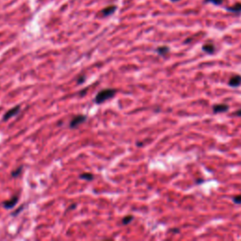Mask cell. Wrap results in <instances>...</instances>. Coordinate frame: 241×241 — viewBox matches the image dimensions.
Masks as SVG:
<instances>
[{"label": "cell", "instance_id": "cell-13", "mask_svg": "<svg viewBox=\"0 0 241 241\" xmlns=\"http://www.w3.org/2000/svg\"><path fill=\"white\" fill-rule=\"evenodd\" d=\"M22 170H23V166H20L19 168H17L16 170L12 171H11V176H12V177H17V176H19V174H21Z\"/></svg>", "mask_w": 241, "mask_h": 241}, {"label": "cell", "instance_id": "cell-2", "mask_svg": "<svg viewBox=\"0 0 241 241\" xmlns=\"http://www.w3.org/2000/svg\"><path fill=\"white\" fill-rule=\"evenodd\" d=\"M86 120H87V117H86L85 115H77L76 117H73V118L70 121L69 127L71 129H75V128L78 127L80 125H82L83 122H85Z\"/></svg>", "mask_w": 241, "mask_h": 241}, {"label": "cell", "instance_id": "cell-20", "mask_svg": "<svg viewBox=\"0 0 241 241\" xmlns=\"http://www.w3.org/2000/svg\"><path fill=\"white\" fill-rule=\"evenodd\" d=\"M172 232H174V233H179V230L176 229V230H172Z\"/></svg>", "mask_w": 241, "mask_h": 241}, {"label": "cell", "instance_id": "cell-1", "mask_svg": "<svg viewBox=\"0 0 241 241\" xmlns=\"http://www.w3.org/2000/svg\"><path fill=\"white\" fill-rule=\"evenodd\" d=\"M116 92H117V90L115 89H104L96 94V96L94 97V102L98 105L102 104L104 102H106L107 100H108V99L114 97Z\"/></svg>", "mask_w": 241, "mask_h": 241}, {"label": "cell", "instance_id": "cell-14", "mask_svg": "<svg viewBox=\"0 0 241 241\" xmlns=\"http://www.w3.org/2000/svg\"><path fill=\"white\" fill-rule=\"evenodd\" d=\"M233 201H234V203H237V205H240V203H241V195H237L236 197H234Z\"/></svg>", "mask_w": 241, "mask_h": 241}, {"label": "cell", "instance_id": "cell-19", "mask_svg": "<svg viewBox=\"0 0 241 241\" xmlns=\"http://www.w3.org/2000/svg\"><path fill=\"white\" fill-rule=\"evenodd\" d=\"M86 92H87V89H84V90H82V91H80L79 95L80 96H84L86 94Z\"/></svg>", "mask_w": 241, "mask_h": 241}, {"label": "cell", "instance_id": "cell-5", "mask_svg": "<svg viewBox=\"0 0 241 241\" xmlns=\"http://www.w3.org/2000/svg\"><path fill=\"white\" fill-rule=\"evenodd\" d=\"M18 197L17 196H14V197H12L11 199L8 200V201H5L3 202V206L6 208V209H11L12 207H14L16 205V203L18 202Z\"/></svg>", "mask_w": 241, "mask_h": 241}, {"label": "cell", "instance_id": "cell-10", "mask_svg": "<svg viewBox=\"0 0 241 241\" xmlns=\"http://www.w3.org/2000/svg\"><path fill=\"white\" fill-rule=\"evenodd\" d=\"M170 52V48L168 46H160L156 48V53L160 56H166Z\"/></svg>", "mask_w": 241, "mask_h": 241}, {"label": "cell", "instance_id": "cell-17", "mask_svg": "<svg viewBox=\"0 0 241 241\" xmlns=\"http://www.w3.org/2000/svg\"><path fill=\"white\" fill-rule=\"evenodd\" d=\"M234 116H237V117H241V109L237 110L236 112L234 113Z\"/></svg>", "mask_w": 241, "mask_h": 241}, {"label": "cell", "instance_id": "cell-16", "mask_svg": "<svg viewBox=\"0 0 241 241\" xmlns=\"http://www.w3.org/2000/svg\"><path fill=\"white\" fill-rule=\"evenodd\" d=\"M205 2H212L215 5H220L223 2V0H205Z\"/></svg>", "mask_w": 241, "mask_h": 241}, {"label": "cell", "instance_id": "cell-4", "mask_svg": "<svg viewBox=\"0 0 241 241\" xmlns=\"http://www.w3.org/2000/svg\"><path fill=\"white\" fill-rule=\"evenodd\" d=\"M229 109V106L226 104H217L214 105L213 107V112L215 114L217 113H222V112H226Z\"/></svg>", "mask_w": 241, "mask_h": 241}, {"label": "cell", "instance_id": "cell-3", "mask_svg": "<svg viewBox=\"0 0 241 241\" xmlns=\"http://www.w3.org/2000/svg\"><path fill=\"white\" fill-rule=\"evenodd\" d=\"M20 109H21V107L19 106V105H17V106H15L14 108L9 109L7 112L5 113V115L3 117V121L4 122H7L8 120L11 119L12 117H14L15 115H17L18 113H19Z\"/></svg>", "mask_w": 241, "mask_h": 241}, {"label": "cell", "instance_id": "cell-6", "mask_svg": "<svg viewBox=\"0 0 241 241\" xmlns=\"http://www.w3.org/2000/svg\"><path fill=\"white\" fill-rule=\"evenodd\" d=\"M229 86L233 88H237L241 85V76H234L229 80Z\"/></svg>", "mask_w": 241, "mask_h": 241}, {"label": "cell", "instance_id": "cell-15", "mask_svg": "<svg viewBox=\"0 0 241 241\" xmlns=\"http://www.w3.org/2000/svg\"><path fill=\"white\" fill-rule=\"evenodd\" d=\"M85 80H86V76H79V77L76 79V83L77 84H82L85 82Z\"/></svg>", "mask_w": 241, "mask_h": 241}, {"label": "cell", "instance_id": "cell-18", "mask_svg": "<svg viewBox=\"0 0 241 241\" xmlns=\"http://www.w3.org/2000/svg\"><path fill=\"white\" fill-rule=\"evenodd\" d=\"M23 207H24V206H21V207H20L19 209L15 210V212H14V213H12V215H13V216H15V215H17L18 213H20V212H21V210L23 209Z\"/></svg>", "mask_w": 241, "mask_h": 241}, {"label": "cell", "instance_id": "cell-12", "mask_svg": "<svg viewBox=\"0 0 241 241\" xmlns=\"http://www.w3.org/2000/svg\"><path fill=\"white\" fill-rule=\"evenodd\" d=\"M133 216H126V217H125L122 219V223L123 224V225H127V224H129L130 223V222L133 220Z\"/></svg>", "mask_w": 241, "mask_h": 241}, {"label": "cell", "instance_id": "cell-8", "mask_svg": "<svg viewBox=\"0 0 241 241\" xmlns=\"http://www.w3.org/2000/svg\"><path fill=\"white\" fill-rule=\"evenodd\" d=\"M115 10H116V7H115V6H109V7H108V8H106V9H104V10H102V14H103L104 16H108V15H110V14H112L113 12L115 11Z\"/></svg>", "mask_w": 241, "mask_h": 241}, {"label": "cell", "instance_id": "cell-9", "mask_svg": "<svg viewBox=\"0 0 241 241\" xmlns=\"http://www.w3.org/2000/svg\"><path fill=\"white\" fill-rule=\"evenodd\" d=\"M227 10L234 13H240L241 12V3H237L234 6L231 8H227Z\"/></svg>", "mask_w": 241, "mask_h": 241}, {"label": "cell", "instance_id": "cell-7", "mask_svg": "<svg viewBox=\"0 0 241 241\" xmlns=\"http://www.w3.org/2000/svg\"><path fill=\"white\" fill-rule=\"evenodd\" d=\"M202 50L206 52L207 54H214L216 51V47L213 44L208 42V44H205L202 45Z\"/></svg>", "mask_w": 241, "mask_h": 241}, {"label": "cell", "instance_id": "cell-11", "mask_svg": "<svg viewBox=\"0 0 241 241\" xmlns=\"http://www.w3.org/2000/svg\"><path fill=\"white\" fill-rule=\"evenodd\" d=\"M80 178L81 179H84V180L86 181H92L93 180V174H90V172H84V174H82L81 175H80Z\"/></svg>", "mask_w": 241, "mask_h": 241}]
</instances>
